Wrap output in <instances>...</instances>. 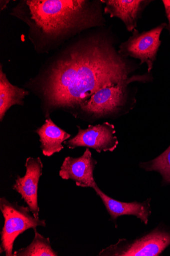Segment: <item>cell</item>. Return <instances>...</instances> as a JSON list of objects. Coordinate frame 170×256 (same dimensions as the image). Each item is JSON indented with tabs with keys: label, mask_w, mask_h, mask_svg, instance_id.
<instances>
[{
	"label": "cell",
	"mask_w": 170,
	"mask_h": 256,
	"mask_svg": "<svg viewBox=\"0 0 170 256\" xmlns=\"http://www.w3.org/2000/svg\"><path fill=\"white\" fill-rule=\"evenodd\" d=\"M128 59L105 34L70 44L34 80L46 115L58 108L77 112L96 92L128 80L136 68Z\"/></svg>",
	"instance_id": "1"
},
{
	"label": "cell",
	"mask_w": 170,
	"mask_h": 256,
	"mask_svg": "<svg viewBox=\"0 0 170 256\" xmlns=\"http://www.w3.org/2000/svg\"><path fill=\"white\" fill-rule=\"evenodd\" d=\"M101 1L23 0L11 14L29 27L35 50L47 52L69 38L106 22Z\"/></svg>",
	"instance_id": "2"
},
{
	"label": "cell",
	"mask_w": 170,
	"mask_h": 256,
	"mask_svg": "<svg viewBox=\"0 0 170 256\" xmlns=\"http://www.w3.org/2000/svg\"><path fill=\"white\" fill-rule=\"evenodd\" d=\"M151 75L130 77L116 85L104 87L96 92L77 110L93 118H101L116 114L125 107L129 100L128 85L134 82H150Z\"/></svg>",
	"instance_id": "3"
},
{
	"label": "cell",
	"mask_w": 170,
	"mask_h": 256,
	"mask_svg": "<svg viewBox=\"0 0 170 256\" xmlns=\"http://www.w3.org/2000/svg\"><path fill=\"white\" fill-rule=\"evenodd\" d=\"M170 246V228L160 223L154 230L134 240L119 239L103 249L101 256H159Z\"/></svg>",
	"instance_id": "4"
},
{
	"label": "cell",
	"mask_w": 170,
	"mask_h": 256,
	"mask_svg": "<svg viewBox=\"0 0 170 256\" xmlns=\"http://www.w3.org/2000/svg\"><path fill=\"white\" fill-rule=\"evenodd\" d=\"M0 210L4 218L1 232V254L13 256V248L16 238L28 229L46 226L44 220L34 217L30 208L19 205L17 202H10L5 198H0Z\"/></svg>",
	"instance_id": "5"
},
{
	"label": "cell",
	"mask_w": 170,
	"mask_h": 256,
	"mask_svg": "<svg viewBox=\"0 0 170 256\" xmlns=\"http://www.w3.org/2000/svg\"><path fill=\"white\" fill-rule=\"evenodd\" d=\"M167 24L162 23L148 32L140 33L136 29L133 35L119 46L118 53L125 58L131 57L140 60V65L147 64L150 73L156 60L162 44L160 36Z\"/></svg>",
	"instance_id": "6"
},
{
	"label": "cell",
	"mask_w": 170,
	"mask_h": 256,
	"mask_svg": "<svg viewBox=\"0 0 170 256\" xmlns=\"http://www.w3.org/2000/svg\"><path fill=\"white\" fill-rule=\"evenodd\" d=\"M78 128V134L64 142L69 149L86 147L101 153L102 152H112L118 145L117 138L115 135L114 126L109 122L96 126L90 125L85 130L79 126Z\"/></svg>",
	"instance_id": "7"
},
{
	"label": "cell",
	"mask_w": 170,
	"mask_h": 256,
	"mask_svg": "<svg viewBox=\"0 0 170 256\" xmlns=\"http://www.w3.org/2000/svg\"><path fill=\"white\" fill-rule=\"evenodd\" d=\"M26 172L22 177L17 176L12 190L18 193L27 204L35 218H39L38 187L42 174L43 164L40 158H27Z\"/></svg>",
	"instance_id": "8"
},
{
	"label": "cell",
	"mask_w": 170,
	"mask_h": 256,
	"mask_svg": "<svg viewBox=\"0 0 170 256\" xmlns=\"http://www.w3.org/2000/svg\"><path fill=\"white\" fill-rule=\"evenodd\" d=\"M98 162L94 160L88 148L83 154L75 158H65L59 171V176L63 180H74L77 186L83 188H94L96 184L93 172Z\"/></svg>",
	"instance_id": "9"
},
{
	"label": "cell",
	"mask_w": 170,
	"mask_h": 256,
	"mask_svg": "<svg viewBox=\"0 0 170 256\" xmlns=\"http://www.w3.org/2000/svg\"><path fill=\"white\" fill-rule=\"evenodd\" d=\"M93 190L102 200L116 228L117 219L123 216H135L145 224H148L149 218L152 212L151 198L142 202H123L115 200L106 195L99 188L98 185L96 186Z\"/></svg>",
	"instance_id": "10"
},
{
	"label": "cell",
	"mask_w": 170,
	"mask_h": 256,
	"mask_svg": "<svg viewBox=\"0 0 170 256\" xmlns=\"http://www.w3.org/2000/svg\"><path fill=\"white\" fill-rule=\"evenodd\" d=\"M101 2L106 5L105 13L110 14L111 18H120L129 32L136 30L143 12L152 2L144 0H101Z\"/></svg>",
	"instance_id": "11"
},
{
	"label": "cell",
	"mask_w": 170,
	"mask_h": 256,
	"mask_svg": "<svg viewBox=\"0 0 170 256\" xmlns=\"http://www.w3.org/2000/svg\"><path fill=\"white\" fill-rule=\"evenodd\" d=\"M36 132L39 136L42 154L48 157L64 149L62 144L71 136L70 134L57 126L50 118H48Z\"/></svg>",
	"instance_id": "12"
},
{
	"label": "cell",
	"mask_w": 170,
	"mask_h": 256,
	"mask_svg": "<svg viewBox=\"0 0 170 256\" xmlns=\"http://www.w3.org/2000/svg\"><path fill=\"white\" fill-rule=\"evenodd\" d=\"M29 92L12 84L3 72L2 66L0 68V120L2 122L5 114L13 106L23 105V100Z\"/></svg>",
	"instance_id": "13"
},
{
	"label": "cell",
	"mask_w": 170,
	"mask_h": 256,
	"mask_svg": "<svg viewBox=\"0 0 170 256\" xmlns=\"http://www.w3.org/2000/svg\"><path fill=\"white\" fill-rule=\"evenodd\" d=\"M35 236L32 242L26 248L14 252L13 256H57L53 249L49 238H45L39 234L36 228L33 229Z\"/></svg>",
	"instance_id": "14"
},
{
	"label": "cell",
	"mask_w": 170,
	"mask_h": 256,
	"mask_svg": "<svg viewBox=\"0 0 170 256\" xmlns=\"http://www.w3.org/2000/svg\"><path fill=\"white\" fill-rule=\"evenodd\" d=\"M140 166L147 172H157L162 177V184H170V146L161 154L153 160L142 162Z\"/></svg>",
	"instance_id": "15"
},
{
	"label": "cell",
	"mask_w": 170,
	"mask_h": 256,
	"mask_svg": "<svg viewBox=\"0 0 170 256\" xmlns=\"http://www.w3.org/2000/svg\"><path fill=\"white\" fill-rule=\"evenodd\" d=\"M162 2L164 4L166 16L168 20V24H167L165 28L169 31L170 34V0H163Z\"/></svg>",
	"instance_id": "16"
},
{
	"label": "cell",
	"mask_w": 170,
	"mask_h": 256,
	"mask_svg": "<svg viewBox=\"0 0 170 256\" xmlns=\"http://www.w3.org/2000/svg\"><path fill=\"white\" fill-rule=\"evenodd\" d=\"M9 3V1H1L0 2V4H1V10H3L6 7L7 4Z\"/></svg>",
	"instance_id": "17"
}]
</instances>
